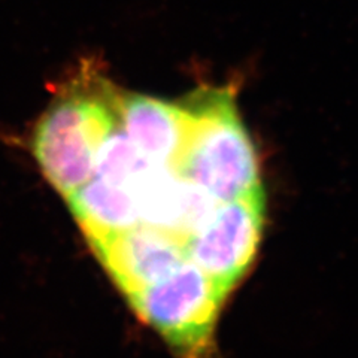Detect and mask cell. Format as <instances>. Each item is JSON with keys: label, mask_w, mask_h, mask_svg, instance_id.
<instances>
[{"label": "cell", "mask_w": 358, "mask_h": 358, "mask_svg": "<svg viewBox=\"0 0 358 358\" xmlns=\"http://www.w3.org/2000/svg\"><path fill=\"white\" fill-rule=\"evenodd\" d=\"M184 103L193 114V131L178 175L215 203L263 187L234 87H200Z\"/></svg>", "instance_id": "1"}, {"label": "cell", "mask_w": 358, "mask_h": 358, "mask_svg": "<svg viewBox=\"0 0 358 358\" xmlns=\"http://www.w3.org/2000/svg\"><path fill=\"white\" fill-rule=\"evenodd\" d=\"M115 90L102 78L76 83L41 117L33 154L51 185L66 199L94 175L97 152L118 122Z\"/></svg>", "instance_id": "2"}, {"label": "cell", "mask_w": 358, "mask_h": 358, "mask_svg": "<svg viewBox=\"0 0 358 358\" xmlns=\"http://www.w3.org/2000/svg\"><path fill=\"white\" fill-rule=\"evenodd\" d=\"M226 299L189 260L159 282L127 297L133 310L162 336L176 358L210 357Z\"/></svg>", "instance_id": "3"}, {"label": "cell", "mask_w": 358, "mask_h": 358, "mask_svg": "<svg viewBox=\"0 0 358 358\" xmlns=\"http://www.w3.org/2000/svg\"><path fill=\"white\" fill-rule=\"evenodd\" d=\"M264 188L220 201L188 234L187 259L229 297L250 271L264 226Z\"/></svg>", "instance_id": "4"}, {"label": "cell", "mask_w": 358, "mask_h": 358, "mask_svg": "<svg viewBox=\"0 0 358 358\" xmlns=\"http://www.w3.org/2000/svg\"><path fill=\"white\" fill-rule=\"evenodd\" d=\"M185 238L141 222L139 226L88 241L99 262L126 297L169 276L185 263Z\"/></svg>", "instance_id": "5"}, {"label": "cell", "mask_w": 358, "mask_h": 358, "mask_svg": "<svg viewBox=\"0 0 358 358\" xmlns=\"http://www.w3.org/2000/svg\"><path fill=\"white\" fill-rule=\"evenodd\" d=\"M120 124L147 159L178 175L193 131V114L185 103L145 94H117Z\"/></svg>", "instance_id": "6"}, {"label": "cell", "mask_w": 358, "mask_h": 358, "mask_svg": "<svg viewBox=\"0 0 358 358\" xmlns=\"http://www.w3.org/2000/svg\"><path fill=\"white\" fill-rule=\"evenodd\" d=\"M66 200L87 241L136 227L142 222L131 189L103 179L92 178Z\"/></svg>", "instance_id": "7"}, {"label": "cell", "mask_w": 358, "mask_h": 358, "mask_svg": "<svg viewBox=\"0 0 358 358\" xmlns=\"http://www.w3.org/2000/svg\"><path fill=\"white\" fill-rule=\"evenodd\" d=\"M154 169L162 167L143 155L118 122L97 152L93 178L133 189Z\"/></svg>", "instance_id": "8"}]
</instances>
